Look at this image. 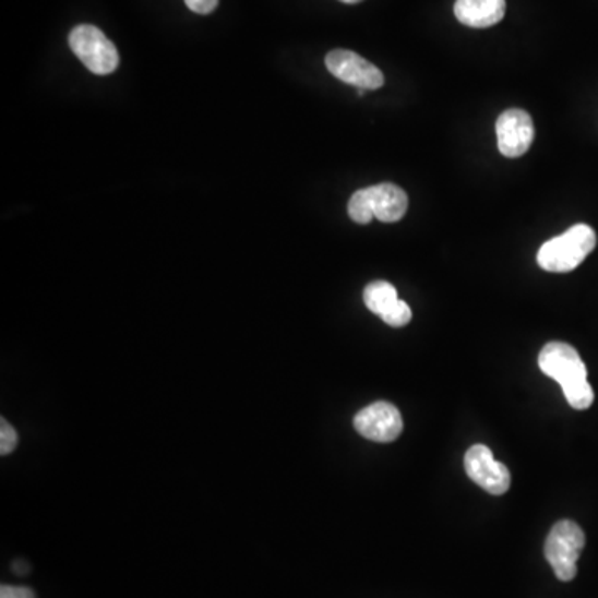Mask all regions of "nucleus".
Wrapping results in <instances>:
<instances>
[{"label": "nucleus", "mask_w": 598, "mask_h": 598, "mask_svg": "<svg viewBox=\"0 0 598 598\" xmlns=\"http://www.w3.org/2000/svg\"><path fill=\"white\" fill-rule=\"evenodd\" d=\"M539 366L546 376L562 386L565 399L574 409H588L594 404V390L587 381V366L577 349L567 343H549L540 351Z\"/></svg>", "instance_id": "nucleus-1"}, {"label": "nucleus", "mask_w": 598, "mask_h": 598, "mask_svg": "<svg viewBox=\"0 0 598 598\" xmlns=\"http://www.w3.org/2000/svg\"><path fill=\"white\" fill-rule=\"evenodd\" d=\"M597 247L594 228L578 223L560 237L552 238L540 247L537 263L550 273L574 272L582 261Z\"/></svg>", "instance_id": "nucleus-2"}, {"label": "nucleus", "mask_w": 598, "mask_h": 598, "mask_svg": "<svg viewBox=\"0 0 598 598\" xmlns=\"http://www.w3.org/2000/svg\"><path fill=\"white\" fill-rule=\"evenodd\" d=\"M585 547V534L572 521L557 522L546 540V559L562 582L574 581L577 562Z\"/></svg>", "instance_id": "nucleus-3"}, {"label": "nucleus", "mask_w": 598, "mask_h": 598, "mask_svg": "<svg viewBox=\"0 0 598 598\" xmlns=\"http://www.w3.org/2000/svg\"><path fill=\"white\" fill-rule=\"evenodd\" d=\"M69 46L82 63L95 75L116 72L120 63L117 47L95 25H77L69 35Z\"/></svg>", "instance_id": "nucleus-4"}, {"label": "nucleus", "mask_w": 598, "mask_h": 598, "mask_svg": "<svg viewBox=\"0 0 598 598\" xmlns=\"http://www.w3.org/2000/svg\"><path fill=\"white\" fill-rule=\"evenodd\" d=\"M464 467L469 479L489 494L502 495L511 488V473L494 459L488 445H473L464 457Z\"/></svg>", "instance_id": "nucleus-5"}, {"label": "nucleus", "mask_w": 598, "mask_h": 598, "mask_svg": "<svg viewBox=\"0 0 598 598\" xmlns=\"http://www.w3.org/2000/svg\"><path fill=\"white\" fill-rule=\"evenodd\" d=\"M326 67L334 77L355 85L359 91H376L384 85L383 72L351 50H331L326 56Z\"/></svg>", "instance_id": "nucleus-6"}, {"label": "nucleus", "mask_w": 598, "mask_h": 598, "mask_svg": "<svg viewBox=\"0 0 598 598\" xmlns=\"http://www.w3.org/2000/svg\"><path fill=\"white\" fill-rule=\"evenodd\" d=\"M403 416L394 404L380 400L359 410L355 418V429L374 442H393L403 432Z\"/></svg>", "instance_id": "nucleus-7"}, {"label": "nucleus", "mask_w": 598, "mask_h": 598, "mask_svg": "<svg viewBox=\"0 0 598 598\" xmlns=\"http://www.w3.org/2000/svg\"><path fill=\"white\" fill-rule=\"evenodd\" d=\"M495 132L499 152L507 158H518L527 154L536 136L533 117L521 108L505 110L498 119Z\"/></svg>", "instance_id": "nucleus-8"}, {"label": "nucleus", "mask_w": 598, "mask_h": 598, "mask_svg": "<svg viewBox=\"0 0 598 598\" xmlns=\"http://www.w3.org/2000/svg\"><path fill=\"white\" fill-rule=\"evenodd\" d=\"M454 14L467 27H492L504 19L505 0H456Z\"/></svg>", "instance_id": "nucleus-9"}, {"label": "nucleus", "mask_w": 598, "mask_h": 598, "mask_svg": "<svg viewBox=\"0 0 598 598\" xmlns=\"http://www.w3.org/2000/svg\"><path fill=\"white\" fill-rule=\"evenodd\" d=\"M371 208L374 218L383 223H396L406 215L409 199L403 189L394 183H381L369 187Z\"/></svg>", "instance_id": "nucleus-10"}, {"label": "nucleus", "mask_w": 598, "mask_h": 598, "mask_svg": "<svg viewBox=\"0 0 598 598\" xmlns=\"http://www.w3.org/2000/svg\"><path fill=\"white\" fill-rule=\"evenodd\" d=\"M399 301L396 288L387 282H374L366 286L364 303L371 313L383 316Z\"/></svg>", "instance_id": "nucleus-11"}, {"label": "nucleus", "mask_w": 598, "mask_h": 598, "mask_svg": "<svg viewBox=\"0 0 598 598\" xmlns=\"http://www.w3.org/2000/svg\"><path fill=\"white\" fill-rule=\"evenodd\" d=\"M348 213L351 216L352 222L359 223V225H368L371 219L374 218V213L371 208V195H369V189L358 190L355 195L351 196L348 203Z\"/></svg>", "instance_id": "nucleus-12"}, {"label": "nucleus", "mask_w": 598, "mask_h": 598, "mask_svg": "<svg viewBox=\"0 0 598 598\" xmlns=\"http://www.w3.org/2000/svg\"><path fill=\"white\" fill-rule=\"evenodd\" d=\"M383 321L393 327H403L409 324L410 318H412V311H410L409 304L403 299H399L386 314H383Z\"/></svg>", "instance_id": "nucleus-13"}, {"label": "nucleus", "mask_w": 598, "mask_h": 598, "mask_svg": "<svg viewBox=\"0 0 598 598\" xmlns=\"http://www.w3.org/2000/svg\"><path fill=\"white\" fill-rule=\"evenodd\" d=\"M17 432L14 431V428L9 422L2 419V428H0V454L2 456L11 454L15 445H17Z\"/></svg>", "instance_id": "nucleus-14"}, {"label": "nucleus", "mask_w": 598, "mask_h": 598, "mask_svg": "<svg viewBox=\"0 0 598 598\" xmlns=\"http://www.w3.org/2000/svg\"><path fill=\"white\" fill-rule=\"evenodd\" d=\"M219 0H184V4L190 11L196 12V14H212L216 8H218Z\"/></svg>", "instance_id": "nucleus-15"}, {"label": "nucleus", "mask_w": 598, "mask_h": 598, "mask_svg": "<svg viewBox=\"0 0 598 598\" xmlns=\"http://www.w3.org/2000/svg\"><path fill=\"white\" fill-rule=\"evenodd\" d=\"M0 598H35V594L27 587L2 585V587H0Z\"/></svg>", "instance_id": "nucleus-16"}, {"label": "nucleus", "mask_w": 598, "mask_h": 598, "mask_svg": "<svg viewBox=\"0 0 598 598\" xmlns=\"http://www.w3.org/2000/svg\"><path fill=\"white\" fill-rule=\"evenodd\" d=\"M342 2H345V4H359L362 0H342Z\"/></svg>", "instance_id": "nucleus-17"}]
</instances>
